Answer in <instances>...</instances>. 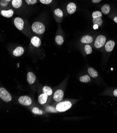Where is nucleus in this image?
<instances>
[{"label": "nucleus", "instance_id": "f257e3e1", "mask_svg": "<svg viewBox=\"0 0 117 133\" xmlns=\"http://www.w3.org/2000/svg\"><path fill=\"white\" fill-rule=\"evenodd\" d=\"M32 29L33 32L39 34H43L46 30L44 24L40 22H35L32 25Z\"/></svg>", "mask_w": 117, "mask_h": 133}, {"label": "nucleus", "instance_id": "f03ea898", "mask_svg": "<svg viewBox=\"0 0 117 133\" xmlns=\"http://www.w3.org/2000/svg\"><path fill=\"white\" fill-rule=\"evenodd\" d=\"M72 103L70 101H63L58 103L56 109L58 112H64L71 108Z\"/></svg>", "mask_w": 117, "mask_h": 133}, {"label": "nucleus", "instance_id": "7ed1b4c3", "mask_svg": "<svg viewBox=\"0 0 117 133\" xmlns=\"http://www.w3.org/2000/svg\"><path fill=\"white\" fill-rule=\"evenodd\" d=\"M0 98L5 102H10L12 100V96L4 87H0Z\"/></svg>", "mask_w": 117, "mask_h": 133}, {"label": "nucleus", "instance_id": "20e7f679", "mask_svg": "<svg viewBox=\"0 0 117 133\" xmlns=\"http://www.w3.org/2000/svg\"><path fill=\"white\" fill-rule=\"evenodd\" d=\"M106 41V38L105 36L103 35H100L98 36L96 38L94 42V46L96 48H100L104 45Z\"/></svg>", "mask_w": 117, "mask_h": 133}, {"label": "nucleus", "instance_id": "39448f33", "mask_svg": "<svg viewBox=\"0 0 117 133\" xmlns=\"http://www.w3.org/2000/svg\"><path fill=\"white\" fill-rule=\"evenodd\" d=\"M18 101L20 104L26 106H30L32 103V100L31 98L26 96L20 97L18 98Z\"/></svg>", "mask_w": 117, "mask_h": 133}, {"label": "nucleus", "instance_id": "423d86ee", "mask_svg": "<svg viewBox=\"0 0 117 133\" xmlns=\"http://www.w3.org/2000/svg\"><path fill=\"white\" fill-rule=\"evenodd\" d=\"M14 25L19 30H22L24 28V21L20 17H16L14 21Z\"/></svg>", "mask_w": 117, "mask_h": 133}, {"label": "nucleus", "instance_id": "0eeeda50", "mask_svg": "<svg viewBox=\"0 0 117 133\" xmlns=\"http://www.w3.org/2000/svg\"><path fill=\"white\" fill-rule=\"evenodd\" d=\"M63 96H64L63 91L62 90H58L55 92L54 96H53V98L56 102H59L62 100Z\"/></svg>", "mask_w": 117, "mask_h": 133}, {"label": "nucleus", "instance_id": "6e6552de", "mask_svg": "<svg viewBox=\"0 0 117 133\" xmlns=\"http://www.w3.org/2000/svg\"><path fill=\"white\" fill-rule=\"evenodd\" d=\"M67 12L70 14H74L76 10V6L75 3L71 2L67 5L66 7Z\"/></svg>", "mask_w": 117, "mask_h": 133}, {"label": "nucleus", "instance_id": "1a4fd4ad", "mask_svg": "<svg viewBox=\"0 0 117 133\" xmlns=\"http://www.w3.org/2000/svg\"><path fill=\"white\" fill-rule=\"evenodd\" d=\"M24 52V50L22 47L18 46L17 47L13 52V54L14 56L16 57H19L22 56Z\"/></svg>", "mask_w": 117, "mask_h": 133}, {"label": "nucleus", "instance_id": "9d476101", "mask_svg": "<svg viewBox=\"0 0 117 133\" xmlns=\"http://www.w3.org/2000/svg\"><path fill=\"white\" fill-rule=\"evenodd\" d=\"M36 80V77L34 74L32 72H28L27 74V81L30 84H32L35 82Z\"/></svg>", "mask_w": 117, "mask_h": 133}, {"label": "nucleus", "instance_id": "9b49d317", "mask_svg": "<svg viewBox=\"0 0 117 133\" xmlns=\"http://www.w3.org/2000/svg\"><path fill=\"white\" fill-rule=\"evenodd\" d=\"M115 45V42L113 40H109L105 45V49L106 52H110L113 50Z\"/></svg>", "mask_w": 117, "mask_h": 133}, {"label": "nucleus", "instance_id": "f8f14e48", "mask_svg": "<svg viewBox=\"0 0 117 133\" xmlns=\"http://www.w3.org/2000/svg\"><path fill=\"white\" fill-rule=\"evenodd\" d=\"M31 42L32 45L36 47H40L41 45V41L40 39L36 36H34L31 38Z\"/></svg>", "mask_w": 117, "mask_h": 133}, {"label": "nucleus", "instance_id": "ddd939ff", "mask_svg": "<svg viewBox=\"0 0 117 133\" xmlns=\"http://www.w3.org/2000/svg\"><path fill=\"white\" fill-rule=\"evenodd\" d=\"M1 13L3 17L10 18L13 16L14 12L12 9H10L8 10H2L1 11Z\"/></svg>", "mask_w": 117, "mask_h": 133}, {"label": "nucleus", "instance_id": "4468645a", "mask_svg": "<svg viewBox=\"0 0 117 133\" xmlns=\"http://www.w3.org/2000/svg\"><path fill=\"white\" fill-rule=\"evenodd\" d=\"M81 41L82 43L89 44L93 41V38L90 36L86 35L82 37L81 39Z\"/></svg>", "mask_w": 117, "mask_h": 133}, {"label": "nucleus", "instance_id": "2eb2a0df", "mask_svg": "<svg viewBox=\"0 0 117 133\" xmlns=\"http://www.w3.org/2000/svg\"><path fill=\"white\" fill-rule=\"evenodd\" d=\"M48 96L44 93H42V94L40 95L38 97V102L40 103L41 105H43L46 103L47 101V99H48Z\"/></svg>", "mask_w": 117, "mask_h": 133}, {"label": "nucleus", "instance_id": "dca6fc26", "mask_svg": "<svg viewBox=\"0 0 117 133\" xmlns=\"http://www.w3.org/2000/svg\"><path fill=\"white\" fill-rule=\"evenodd\" d=\"M11 4L14 8L18 9L22 6V0H12Z\"/></svg>", "mask_w": 117, "mask_h": 133}, {"label": "nucleus", "instance_id": "f3484780", "mask_svg": "<svg viewBox=\"0 0 117 133\" xmlns=\"http://www.w3.org/2000/svg\"><path fill=\"white\" fill-rule=\"evenodd\" d=\"M88 72L90 75L94 78H96L98 76V73L97 71L92 67H89L88 70Z\"/></svg>", "mask_w": 117, "mask_h": 133}, {"label": "nucleus", "instance_id": "a211bd4d", "mask_svg": "<svg viewBox=\"0 0 117 133\" xmlns=\"http://www.w3.org/2000/svg\"><path fill=\"white\" fill-rule=\"evenodd\" d=\"M43 92L44 94L48 96H51L52 94V88L48 86H44L43 88Z\"/></svg>", "mask_w": 117, "mask_h": 133}, {"label": "nucleus", "instance_id": "6ab92c4d", "mask_svg": "<svg viewBox=\"0 0 117 133\" xmlns=\"http://www.w3.org/2000/svg\"><path fill=\"white\" fill-rule=\"evenodd\" d=\"M101 11H102V13H104V14H108L110 11V7L109 6V5H108V4L104 5L103 7H102Z\"/></svg>", "mask_w": 117, "mask_h": 133}, {"label": "nucleus", "instance_id": "aec40b11", "mask_svg": "<svg viewBox=\"0 0 117 133\" xmlns=\"http://www.w3.org/2000/svg\"><path fill=\"white\" fill-rule=\"evenodd\" d=\"M56 43L58 45H62L63 42H64V39L62 36L58 35L56 37Z\"/></svg>", "mask_w": 117, "mask_h": 133}, {"label": "nucleus", "instance_id": "412c9836", "mask_svg": "<svg viewBox=\"0 0 117 133\" xmlns=\"http://www.w3.org/2000/svg\"><path fill=\"white\" fill-rule=\"evenodd\" d=\"M103 22V21L101 17L93 18V23L94 24H97L98 26H101Z\"/></svg>", "mask_w": 117, "mask_h": 133}, {"label": "nucleus", "instance_id": "4be33fe9", "mask_svg": "<svg viewBox=\"0 0 117 133\" xmlns=\"http://www.w3.org/2000/svg\"><path fill=\"white\" fill-rule=\"evenodd\" d=\"M90 77L89 75H86L80 77V81L84 83H88L90 81Z\"/></svg>", "mask_w": 117, "mask_h": 133}, {"label": "nucleus", "instance_id": "5701e85b", "mask_svg": "<svg viewBox=\"0 0 117 133\" xmlns=\"http://www.w3.org/2000/svg\"><path fill=\"white\" fill-rule=\"evenodd\" d=\"M55 15L58 17L62 18L63 16V13L62 11L60 9H56L54 10Z\"/></svg>", "mask_w": 117, "mask_h": 133}, {"label": "nucleus", "instance_id": "b1692460", "mask_svg": "<svg viewBox=\"0 0 117 133\" xmlns=\"http://www.w3.org/2000/svg\"><path fill=\"white\" fill-rule=\"evenodd\" d=\"M84 50H85V52H86V54H88V55H89V54H90L92 53V48H91V46L88 45V44H87V45H86L85 46Z\"/></svg>", "mask_w": 117, "mask_h": 133}, {"label": "nucleus", "instance_id": "393cba45", "mask_svg": "<svg viewBox=\"0 0 117 133\" xmlns=\"http://www.w3.org/2000/svg\"><path fill=\"white\" fill-rule=\"evenodd\" d=\"M102 16V13L100 11H94L93 13H92V16L93 18H98V17H101Z\"/></svg>", "mask_w": 117, "mask_h": 133}, {"label": "nucleus", "instance_id": "a878e982", "mask_svg": "<svg viewBox=\"0 0 117 133\" xmlns=\"http://www.w3.org/2000/svg\"><path fill=\"white\" fill-rule=\"evenodd\" d=\"M33 114L36 115H42L43 114V112L42 110L38 109V108H33L32 110Z\"/></svg>", "mask_w": 117, "mask_h": 133}, {"label": "nucleus", "instance_id": "bb28decb", "mask_svg": "<svg viewBox=\"0 0 117 133\" xmlns=\"http://www.w3.org/2000/svg\"><path fill=\"white\" fill-rule=\"evenodd\" d=\"M46 110L48 112H56L58 111L56 110V108H54V107H51V106H48L46 108Z\"/></svg>", "mask_w": 117, "mask_h": 133}, {"label": "nucleus", "instance_id": "cd10ccee", "mask_svg": "<svg viewBox=\"0 0 117 133\" xmlns=\"http://www.w3.org/2000/svg\"><path fill=\"white\" fill-rule=\"evenodd\" d=\"M28 5H33L37 3L38 0H25Z\"/></svg>", "mask_w": 117, "mask_h": 133}, {"label": "nucleus", "instance_id": "c85d7f7f", "mask_svg": "<svg viewBox=\"0 0 117 133\" xmlns=\"http://www.w3.org/2000/svg\"><path fill=\"white\" fill-rule=\"evenodd\" d=\"M40 2L44 4H48L52 2V0H40Z\"/></svg>", "mask_w": 117, "mask_h": 133}, {"label": "nucleus", "instance_id": "c756f323", "mask_svg": "<svg viewBox=\"0 0 117 133\" xmlns=\"http://www.w3.org/2000/svg\"><path fill=\"white\" fill-rule=\"evenodd\" d=\"M101 1H102V0H92V2L94 3H98L100 2Z\"/></svg>", "mask_w": 117, "mask_h": 133}, {"label": "nucleus", "instance_id": "7c9ffc66", "mask_svg": "<svg viewBox=\"0 0 117 133\" xmlns=\"http://www.w3.org/2000/svg\"><path fill=\"white\" fill-rule=\"evenodd\" d=\"M114 96L117 97V89H116L114 91Z\"/></svg>", "mask_w": 117, "mask_h": 133}, {"label": "nucleus", "instance_id": "2f4dec72", "mask_svg": "<svg viewBox=\"0 0 117 133\" xmlns=\"http://www.w3.org/2000/svg\"><path fill=\"white\" fill-rule=\"evenodd\" d=\"M98 27H99V26H98L97 24H94V29H98Z\"/></svg>", "mask_w": 117, "mask_h": 133}, {"label": "nucleus", "instance_id": "473e14b6", "mask_svg": "<svg viewBox=\"0 0 117 133\" xmlns=\"http://www.w3.org/2000/svg\"><path fill=\"white\" fill-rule=\"evenodd\" d=\"M114 21L115 22L117 23V17H116L115 18H114Z\"/></svg>", "mask_w": 117, "mask_h": 133}, {"label": "nucleus", "instance_id": "72a5a7b5", "mask_svg": "<svg viewBox=\"0 0 117 133\" xmlns=\"http://www.w3.org/2000/svg\"><path fill=\"white\" fill-rule=\"evenodd\" d=\"M5 1L8 2H10L11 1V0H5Z\"/></svg>", "mask_w": 117, "mask_h": 133}]
</instances>
